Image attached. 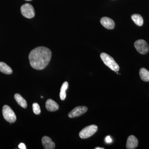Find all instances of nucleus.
I'll use <instances>...</instances> for the list:
<instances>
[{
	"mask_svg": "<svg viewBox=\"0 0 149 149\" xmlns=\"http://www.w3.org/2000/svg\"><path fill=\"white\" fill-rule=\"evenodd\" d=\"M98 130L97 126L95 125H92L83 128L79 133V136L81 139H87L93 136L97 132Z\"/></svg>",
	"mask_w": 149,
	"mask_h": 149,
	"instance_id": "20e7f679",
	"label": "nucleus"
},
{
	"mask_svg": "<svg viewBox=\"0 0 149 149\" xmlns=\"http://www.w3.org/2000/svg\"><path fill=\"white\" fill-rule=\"evenodd\" d=\"M41 97L42 98H43V96H41Z\"/></svg>",
	"mask_w": 149,
	"mask_h": 149,
	"instance_id": "4be33fe9",
	"label": "nucleus"
},
{
	"mask_svg": "<svg viewBox=\"0 0 149 149\" xmlns=\"http://www.w3.org/2000/svg\"><path fill=\"white\" fill-rule=\"evenodd\" d=\"M22 14L24 17L28 19L33 18L35 16V10L32 5L25 3L21 7Z\"/></svg>",
	"mask_w": 149,
	"mask_h": 149,
	"instance_id": "39448f33",
	"label": "nucleus"
},
{
	"mask_svg": "<svg viewBox=\"0 0 149 149\" xmlns=\"http://www.w3.org/2000/svg\"><path fill=\"white\" fill-rule=\"evenodd\" d=\"M102 25L105 28L109 29H112L114 28L115 23L111 19L108 17H103L100 19Z\"/></svg>",
	"mask_w": 149,
	"mask_h": 149,
	"instance_id": "1a4fd4ad",
	"label": "nucleus"
},
{
	"mask_svg": "<svg viewBox=\"0 0 149 149\" xmlns=\"http://www.w3.org/2000/svg\"><path fill=\"white\" fill-rule=\"evenodd\" d=\"M3 114L4 118L8 122L13 123L16 120V116L10 107L4 105L3 108Z\"/></svg>",
	"mask_w": 149,
	"mask_h": 149,
	"instance_id": "7ed1b4c3",
	"label": "nucleus"
},
{
	"mask_svg": "<svg viewBox=\"0 0 149 149\" xmlns=\"http://www.w3.org/2000/svg\"><path fill=\"white\" fill-rule=\"evenodd\" d=\"M68 83L67 82H65L62 85L61 88L60 97L62 100H64L66 98V95L65 91L68 88Z\"/></svg>",
	"mask_w": 149,
	"mask_h": 149,
	"instance_id": "dca6fc26",
	"label": "nucleus"
},
{
	"mask_svg": "<svg viewBox=\"0 0 149 149\" xmlns=\"http://www.w3.org/2000/svg\"><path fill=\"white\" fill-rule=\"evenodd\" d=\"M105 140L106 143H111L112 142V140L110 136H107L106 137Z\"/></svg>",
	"mask_w": 149,
	"mask_h": 149,
	"instance_id": "a211bd4d",
	"label": "nucleus"
},
{
	"mask_svg": "<svg viewBox=\"0 0 149 149\" xmlns=\"http://www.w3.org/2000/svg\"><path fill=\"white\" fill-rule=\"evenodd\" d=\"M134 47L137 51L141 54H146L148 52V45L145 40H137L134 43Z\"/></svg>",
	"mask_w": 149,
	"mask_h": 149,
	"instance_id": "423d86ee",
	"label": "nucleus"
},
{
	"mask_svg": "<svg viewBox=\"0 0 149 149\" xmlns=\"http://www.w3.org/2000/svg\"><path fill=\"white\" fill-rule=\"evenodd\" d=\"M52 54L50 50L45 47L35 48L29 54L30 65L32 68L37 70L45 69L50 61Z\"/></svg>",
	"mask_w": 149,
	"mask_h": 149,
	"instance_id": "f257e3e1",
	"label": "nucleus"
},
{
	"mask_svg": "<svg viewBox=\"0 0 149 149\" xmlns=\"http://www.w3.org/2000/svg\"><path fill=\"white\" fill-rule=\"evenodd\" d=\"M32 109H33V112L36 115L40 114L41 113V109L40 106L37 103H34L32 104Z\"/></svg>",
	"mask_w": 149,
	"mask_h": 149,
	"instance_id": "f3484780",
	"label": "nucleus"
},
{
	"mask_svg": "<svg viewBox=\"0 0 149 149\" xmlns=\"http://www.w3.org/2000/svg\"><path fill=\"white\" fill-rule=\"evenodd\" d=\"M14 98L17 104L22 107L24 109L27 107V102L23 98V97L21 95L19 94H15Z\"/></svg>",
	"mask_w": 149,
	"mask_h": 149,
	"instance_id": "f8f14e48",
	"label": "nucleus"
},
{
	"mask_svg": "<svg viewBox=\"0 0 149 149\" xmlns=\"http://www.w3.org/2000/svg\"><path fill=\"white\" fill-rule=\"evenodd\" d=\"M141 80L145 82L149 81V71L145 68H141L139 71Z\"/></svg>",
	"mask_w": 149,
	"mask_h": 149,
	"instance_id": "4468645a",
	"label": "nucleus"
},
{
	"mask_svg": "<svg viewBox=\"0 0 149 149\" xmlns=\"http://www.w3.org/2000/svg\"><path fill=\"white\" fill-rule=\"evenodd\" d=\"M88 111V108L85 106H79L74 108L68 113V117L70 118L79 117Z\"/></svg>",
	"mask_w": 149,
	"mask_h": 149,
	"instance_id": "0eeeda50",
	"label": "nucleus"
},
{
	"mask_svg": "<svg viewBox=\"0 0 149 149\" xmlns=\"http://www.w3.org/2000/svg\"><path fill=\"white\" fill-rule=\"evenodd\" d=\"M0 71L4 74H10L13 72V70L10 67L5 63L0 62Z\"/></svg>",
	"mask_w": 149,
	"mask_h": 149,
	"instance_id": "ddd939ff",
	"label": "nucleus"
},
{
	"mask_svg": "<svg viewBox=\"0 0 149 149\" xmlns=\"http://www.w3.org/2000/svg\"><path fill=\"white\" fill-rule=\"evenodd\" d=\"M19 148L20 149H26V147L25 146V144L23 143H21L18 146Z\"/></svg>",
	"mask_w": 149,
	"mask_h": 149,
	"instance_id": "6ab92c4d",
	"label": "nucleus"
},
{
	"mask_svg": "<svg viewBox=\"0 0 149 149\" xmlns=\"http://www.w3.org/2000/svg\"><path fill=\"white\" fill-rule=\"evenodd\" d=\"M104 148H100V147H97V148H95V149H104Z\"/></svg>",
	"mask_w": 149,
	"mask_h": 149,
	"instance_id": "aec40b11",
	"label": "nucleus"
},
{
	"mask_svg": "<svg viewBox=\"0 0 149 149\" xmlns=\"http://www.w3.org/2000/svg\"><path fill=\"white\" fill-rule=\"evenodd\" d=\"M46 107L49 111H55L58 109L59 106L53 100L49 99L46 102Z\"/></svg>",
	"mask_w": 149,
	"mask_h": 149,
	"instance_id": "9b49d317",
	"label": "nucleus"
},
{
	"mask_svg": "<svg viewBox=\"0 0 149 149\" xmlns=\"http://www.w3.org/2000/svg\"><path fill=\"white\" fill-rule=\"evenodd\" d=\"M42 143L44 148L54 149L55 148V144L52 141V139L47 136H44L42 139Z\"/></svg>",
	"mask_w": 149,
	"mask_h": 149,
	"instance_id": "9d476101",
	"label": "nucleus"
},
{
	"mask_svg": "<svg viewBox=\"0 0 149 149\" xmlns=\"http://www.w3.org/2000/svg\"><path fill=\"white\" fill-rule=\"evenodd\" d=\"M101 58L105 65L108 67L111 70L116 72L119 71L120 69L118 65L112 57L105 53H102L100 54Z\"/></svg>",
	"mask_w": 149,
	"mask_h": 149,
	"instance_id": "f03ea898",
	"label": "nucleus"
},
{
	"mask_svg": "<svg viewBox=\"0 0 149 149\" xmlns=\"http://www.w3.org/2000/svg\"><path fill=\"white\" fill-rule=\"evenodd\" d=\"M25 1H32V0H25Z\"/></svg>",
	"mask_w": 149,
	"mask_h": 149,
	"instance_id": "412c9836",
	"label": "nucleus"
},
{
	"mask_svg": "<svg viewBox=\"0 0 149 149\" xmlns=\"http://www.w3.org/2000/svg\"><path fill=\"white\" fill-rule=\"evenodd\" d=\"M139 145L138 139L135 136L131 135L128 137L126 143V148L128 149L136 148Z\"/></svg>",
	"mask_w": 149,
	"mask_h": 149,
	"instance_id": "6e6552de",
	"label": "nucleus"
},
{
	"mask_svg": "<svg viewBox=\"0 0 149 149\" xmlns=\"http://www.w3.org/2000/svg\"><path fill=\"white\" fill-rule=\"evenodd\" d=\"M133 21L136 25L141 26L143 24V19L141 15L139 14H133L131 16Z\"/></svg>",
	"mask_w": 149,
	"mask_h": 149,
	"instance_id": "2eb2a0df",
	"label": "nucleus"
}]
</instances>
